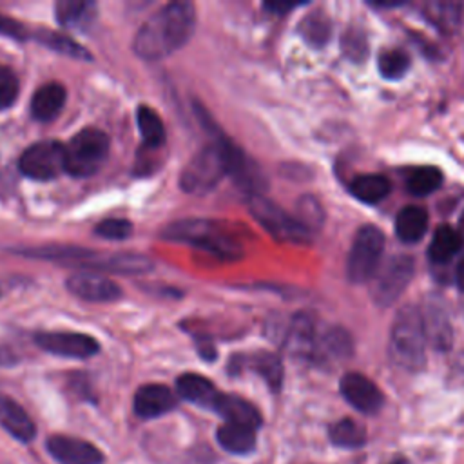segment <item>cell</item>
Returning <instances> with one entry per match:
<instances>
[{
  "label": "cell",
  "mask_w": 464,
  "mask_h": 464,
  "mask_svg": "<svg viewBox=\"0 0 464 464\" xmlns=\"http://www.w3.org/2000/svg\"><path fill=\"white\" fill-rule=\"evenodd\" d=\"M413 257L411 256H393L382 266L377 268L375 276L372 277V299L379 306L393 304L401 294L406 290L413 277Z\"/></svg>",
  "instance_id": "cell-8"
},
{
  "label": "cell",
  "mask_w": 464,
  "mask_h": 464,
  "mask_svg": "<svg viewBox=\"0 0 464 464\" xmlns=\"http://www.w3.org/2000/svg\"><path fill=\"white\" fill-rule=\"evenodd\" d=\"M0 33L9 34L13 38H24L25 36L24 25H20L18 22H14L11 18H5L4 14H0Z\"/></svg>",
  "instance_id": "cell-39"
},
{
  "label": "cell",
  "mask_w": 464,
  "mask_h": 464,
  "mask_svg": "<svg viewBox=\"0 0 464 464\" xmlns=\"http://www.w3.org/2000/svg\"><path fill=\"white\" fill-rule=\"evenodd\" d=\"M196 11L190 2H170L138 29L132 49L143 60H161L181 49L194 33Z\"/></svg>",
  "instance_id": "cell-2"
},
{
  "label": "cell",
  "mask_w": 464,
  "mask_h": 464,
  "mask_svg": "<svg viewBox=\"0 0 464 464\" xmlns=\"http://www.w3.org/2000/svg\"><path fill=\"white\" fill-rule=\"evenodd\" d=\"M290 352L297 357H314L317 335H315V323L306 314L294 315L290 323V330L286 335Z\"/></svg>",
  "instance_id": "cell-20"
},
{
  "label": "cell",
  "mask_w": 464,
  "mask_h": 464,
  "mask_svg": "<svg viewBox=\"0 0 464 464\" xmlns=\"http://www.w3.org/2000/svg\"><path fill=\"white\" fill-rule=\"evenodd\" d=\"M18 169L31 179H53L65 172V145L60 141H38L27 147L20 160Z\"/></svg>",
  "instance_id": "cell-9"
},
{
  "label": "cell",
  "mask_w": 464,
  "mask_h": 464,
  "mask_svg": "<svg viewBox=\"0 0 464 464\" xmlns=\"http://www.w3.org/2000/svg\"><path fill=\"white\" fill-rule=\"evenodd\" d=\"M227 174L248 188H259L265 179L256 163H252L239 147L227 138H219L201 150L179 172V187L188 194H203L214 188Z\"/></svg>",
  "instance_id": "cell-1"
},
{
  "label": "cell",
  "mask_w": 464,
  "mask_h": 464,
  "mask_svg": "<svg viewBox=\"0 0 464 464\" xmlns=\"http://www.w3.org/2000/svg\"><path fill=\"white\" fill-rule=\"evenodd\" d=\"M426 332L422 312L415 304L402 306L390 330V355L404 370L417 372L426 362Z\"/></svg>",
  "instance_id": "cell-3"
},
{
  "label": "cell",
  "mask_w": 464,
  "mask_h": 464,
  "mask_svg": "<svg viewBox=\"0 0 464 464\" xmlns=\"http://www.w3.org/2000/svg\"><path fill=\"white\" fill-rule=\"evenodd\" d=\"M390 190H392L390 179L382 174H362L353 178L350 183L352 196L368 205H375L382 201L390 194Z\"/></svg>",
  "instance_id": "cell-24"
},
{
  "label": "cell",
  "mask_w": 464,
  "mask_h": 464,
  "mask_svg": "<svg viewBox=\"0 0 464 464\" xmlns=\"http://www.w3.org/2000/svg\"><path fill=\"white\" fill-rule=\"evenodd\" d=\"M47 451L60 464H102V451L91 442L69 435H53L45 442Z\"/></svg>",
  "instance_id": "cell-12"
},
{
  "label": "cell",
  "mask_w": 464,
  "mask_h": 464,
  "mask_svg": "<svg viewBox=\"0 0 464 464\" xmlns=\"http://www.w3.org/2000/svg\"><path fill=\"white\" fill-rule=\"evenodd\" d=\"M18 96V78L16 74L5 67L0 65V111L11 107Z\"/></svg>",
  "instance_id": "cell-38"
},
{
  "label": "cell",
  "mask_w": 464,
  "mask_h": 464,
  "mask_svg": "<svg viewBox=\"0 0 464 464\" xmlns=\"http://www.w3.org/2000/svg\"><path fill=\"white\" fill-rule=\"evenodd\" d=\"M330 440L341 448H361L366 442L364 428L353 419H341L330 426Z\"/></svg>",
  "instance_id": "cell-31"
},
{
  "label": "cell",
  "mask_w": 464,
  "mask_h": 464,
  "mask_svg": "<svg viewBox=\"0 0 464 464\" xmlns=\"http://www.w3.org/2000/svg\"><path fill=\"white\" fill-rule=\"evenodd\" d=\"M426 18L440 27L442 31L450 33L459 27L462 18V4L460 2H430L424 5Z\"/></svg>",
  "instance_id": "cell-27"
},
{
  "label": "cell",
  "mask_w": 464,
  "mask_h": 464,
  "mask_svg": "<svg viewBox=\"0 0 464 464\" xmlns=\"http://www.w3.org/2000/svg\"><path fill=\"white\" fill-rule=\"evenodd\" d=\"M455 279H457V285L459 288L464 292V259L459 263L457 266V274H455Z\"/></svg>",
  "instance_id": "cell-41"
},
{
  "label": "cell",
  "mask_w": 464,
  "mask_h": 464,
  "mask_svg": "<svg viewBox=\"0 0 464 464\" xmlns=\"http://www.w3.org/2000/svg\"><path fill=\"white\" fill-rule=\"evenodd\" d=\"M36 344L54 355L85 359L98 352L100 344L94 337L80 332H42L34 337Z\"/></svg>",
  "instance_id": "cell-10"
},
{
  "label": "cell",
  "mask_w": 464,
  "mask_h": 464,
  "mask_svg": "<svg viewBox=\"0 0 464 464\" xmlns=\"http://www.w3.org/2000/svg\"><path fill=\"white\" fill-rule=\"evenodd\" d=\"M176 390L181 399L194 402L201 408H210L214 406L216 399L219 397L218 388L203 375L199 373H183L176 381Z\"/></svg>",
  "instance_id": "cell-18"
},
{
  "label": "cell",
  "mask_w": 464,
  "mask_h": 464,
  "mask_svg": "<svg viewBox=\"0 0 464 464\" xmlns=\"http://www.w3.org/2000/svg\"><path fill=\"white\" fill-rule=\"evenodd\" d=\"M136 123L140 127L143 143L147 147H160L165 141V125L160 118V114L147 107V105H140L136 111Z\"/></svg>",
  "instance_id": "cell-28"
},
{
  "label": "cell",
  "mask_w": 464,
  "mask_h": 464,
  "mask_svg": "<svg viewBox=\"0 0 464 464\" xmlns=\"http://www.w3.org/2000/svg\"><path fill=\"white\" fill-rule=\"evenodd\" d=\"M299 4H283V2H270V4H265V7L276 14H285L286 11L297 7Z\"/></svg>",
  "instance_id": "cell-40"
},
{
  "label": "cell",
  "mask_w": 464,
  "mask_h": 464,
  "mask_svg": "<svg viewBox=\"0 0 464 464\" xmlns=\"http://www.w3.org/2000/svg\"><path fill=\"white\" fill-rule=\"evenodd\" d=\"M444 178L437 167H417L406 178V188L413 196H428L440 188Z\"/></svg>",
  "instance_id": "cell-30"
},
{
  "label": "cell",
  "mask_w": 464,
  "mask_h": 464,
  "mask_svg": "<svg viewBox=\"0 0 464 464\" xmlns=\"http://www.w3.org/2000/svg\"><path fill=\"white\" fill-rule=\"evenodd\" d=\"M341 51L352 62H364L368 54V42L361 29H348L341 38Z\"/></svg>",
  "instance_id": "cell-35"
},
{
  "label": "cell",
  "mask_w": 464,
  "mask_h": 464,
  "mask_svg": "<svg viewBox=\"0 0 464 464\" xmlns=\"http://www.w3.org/2000/svg\"><path fill=\"white\" fill-rule=\"evenodd\" d=\"M65 87L58 82L44 83L31 98V114L38 121L54 120L65 105Z\"/></svg>",
  "instance_id": "cell-17"
},
{
  "label": "cell",
  "mask_w": 464,
  "mask_h": 464,
  "mask_svg": "<svg viewBox=\"0 0 464 464\" xmlns=\"http://www.w3.org/2000/svg\"><path fill=\"white\" fill-rule=\"evenodd\" d=\"M96 11V4L83 0H60L56 4V18L63 27L87 25Z\"/></svg>",
  "instance_id": "cell-26"
},
{
  "label": "cell",
  "mask_w": 464,
  "mask_h": 464,
  "mask_svg": "<svg viewBox=\"0 0 464 464\" xmlns=\"http://www.w3.org/2000/svg\"><path fill=\"white\" fill-rule=\"evenodd\" d=\"M388 464H408L404 459H395V460H392V462H388Z\"/></svg>",
  "instance_id": "cell-42"
},
{
  "label": "cell",
  "mask_w": 464,
  "mask_h": 464,
  "mask_svg": "<svg viewBox=\"0 0 464 464\" xmlns=\"http://www.w3.org/2000/svg\"><path fill=\"white\" fill-rule=\"evenodd\" d=\"M297 31L310 45L323 47L332 36V22L324 13H310L299 22Z\"/></svg>",
  "instance_id": "cell-29"
},
{
  "label": "cell",
  "mask_w": 464,
  "mask_h": 464,
  "mask_svg": "<svg viewBox=\"0 0 464 464\" xmlns=\"http://www.w3.org/2000/svg\"><path fill=\"white\" fill-rule=\"evenodd\" d=\"M65 285L71 294L92 303H111L121 297V288L116 281L92 272L74 274Z\"/></svg>",
  "instance_id": "cell-13"
},
{
  "label": "cell",
  "mask_w": 464,
  "mask_h": 464,
  "mask_svg": "<svg viewBox=\"0 0 464 464\" xmlns=\"http://www.w3.org/2000/svg\"><path fill=\"white\" fill-rule=\"evenodd\" d=\"M109 154V138L103 130L87 127L65 145V172L87 178L100 170Z\"/></svg>",
  "instance_id": "cell-5"
},
{
  "label": "cell",
  "mask_w": 464,
  "mask_h": 464,
  "mask_svg": "<svg viewBox=\"0 0 464 464\" xmlns=\"http://www.w3.org/2000/svg\"><path fill=\"white\" fill-rule=\"evenodd\" d=\"M384 250V234L375 225H364L357 230L348 259L346 276L352 283H366L375 276Z\"/></svg>",
  "instance_id": "cell-7"
},
{
  "label": "cell",
  "mask_w": 464,
  "mask_h": 464,
  "mask_svg": "<svg viewBox=\"0 0 464 464\" xmlns=\"http://www.w3.org/2000/svg\"><path fill=\"white\" fill-rule=\"evenodd\" d=\"M38 40L44 45H47V47H51V49H54L58 53H63L67 56H74V58H82V60H89L91 58L89 51H85L80 44H76L74 40H71V38H67V36H63L60 33L42 31L38 34Z\"/></svg>",
  "instance_id": "cell-34"
},
{
  "label": "cell",
  "mask_w": 464,
  "mask_h": 464,
  "mask_svg": "<svg viewBox=\"0 0 464 464\" xmlns=\"http://www.w3.org/2000/svg\"><path fill=\"white\" fill-rule=\"evenodd\" d=\"M250 366L266 381L272 390H279L283 381V366L277 355L268 352H259L248 359Z\"/></svg>",
  "instance_id": "cell-32"
},
{
  "label": "cell",
  "mask_w": 464,
  "mask_h": 464,
  "mask_svg": "<svg viewBox=\"0 0 464 464\" xmlns=\"http://www.w3.org/2000/svg\"><path fill=\"white\" fill-rule=\"evenodd\" d=\"M0 426L22 442H31L36 435L34 422L27 411L11 397L0 393Z\"/></svg>",
  "instance_id": "cell-15"
},
{
  "label": "cell",
  "mask_w": 464,
  "mask_h": 464,
  "mask_svg": "<svg viewBox=\"0 0 464 464\" xmlns=\"http://www.w3.org/2000/svg\"><path fill=\"white\" fill-rule=\"evenodd\" d=\"M428 230V212L419 205H408L395 216V234L402 243H417Z\"/></svg>",
  "instance_id": "cell-19"
},
{
  "label": "cell",
  "mask_w": 464,
  "mask_h": 464,
  "mask_svg": "<svg viewBox=\"0 0 464 464\" xmlns=\"http://www.w3.org/2000/svg\"><path fill=\"white\" fill-rule=\"evenodd\" d=\"M422 323H424L426 339L431 346H435L440 352L451 348V341H453L451 323L448 319V314L442 310V306L430 304L422 314Z\"/></svg>",
  "instance_id": "cell-21"
},
{
  "label": "cell",
  "mask_w": 464,
  "mask_h": 464,
  "mask_svg": "<svg viewBox=\"0 0 464 464\" xmlns=\"http://www.w3.org/2000/svg\"><path fill=\"white\" fill-rule=\"evenodd\" d=\"M352 353V339L346 330L343 328H328L315 343L314 357H319L321 361H335L344 359Z\"/></svg>",
  "instance_id": "cell-25"
},
{
  "label": "cell",
  "mask_w": 464,
  "mask_h": 464,
  "mask_svg": "<svg viewBox=\"0 0 464 464\" xmlns=\"http://www.w3.org/2000/svg\"><path fill=\"white\" fill-rule=\"evenodd\" d=\"M341 395L361 413H377L384 404V395L373 381L357 372H348L339 382Z\"/></svg>",
  "instance_id": "cell-11"
},
{
  "label": "cell",
  "mask_w": 464,
  "mask_h": 464,
  "mask_svg": "<svg viewBox=\"0 0 464 464\" xmlns=\"http://www.w3.org/2000/svg\"><path fill=\"white\" fill-rule=\"evenodd\" d=\"M218 442L223 450L236 455L250 453L256 448V428L236 424V422H225L218 428Z\"/></svg>",
  "instance_id": "cell-22"
},
{
  "label": "cell",
  "mask_w": 464,
  "mask_h": 464,
  "mask_svg": "<svg viewBox=\"0 0 464 464\" xmlns=\"http://www.w3.org/2000/svg\"><path fill=\"white\" fill-rule=\"evenodd\" d=\"M132 232V223L123 218H109L94 227V234L103 239H127Z\"/></svg>",
  "instance_id": "cell-36"
},
{
  "label": "cell",
  "mask_w": 464,
  "mask_h": 464,
  "mask_svg": "<svg viewBox=\"0 0 464 464\" xmlns=\"http://www.w3.org/2000/svg\"><path fill=\"white\" fill-rule=\"evenodd\" d=\"M297 210H299V216L297 219L312 232V228H317L321 227L323 223V208L321 205L317 203V199H314L312 196H304L299 199V205H297Z\"/></svg>",
  "instance_id": "cell-37"
},
{
  "label": "cell",
  "mask_w": 464,
  "mask_h": 464,
  "mask_svg": "<svg viewBox=\"0 0 464 464\" xmlns=\"http://www.w3.org/2000/svg\"><path fill=\"white\" fill-rule=\"evenodd\" d=\"M410 67V58L401 49H388L382 51L377 58V69L382 78L386 80H399L406 74Z\"/></svg>",
  "instance_id": "cell-33"
},
{
  "label": "cell",
  "mask_w": 464,
  "mask_h": 464,
  "mask_svg": "<svg viewBox=\"0 0 464 464\" xmlns=\"http://www.w3.org/2000/svg\"><path fill=\"white\" fill-rule=\"evenodd\" d=\"M212 410L225 419V422L245 424L250 428H257L261 424V413L257 408L243 397L232 393H219Z\"/></svg>",
  "instance_id": "cell-16"
},
{
  "label": "cell",
  "mask_w": 464,
  "mask_h": 464,
  "mask_svg": "<svg viewBox=\"0 0 464 464\" xmlns=\"http://www.w3.org/2000/svg\"><path fill=\"white\" fill-rule=\"evenodd\" d=\"M462 248V236L450 225H440L433 232L428 246V257L433 263H448Z\"/></svg>",
  "instance_id": "cell-23"
},
{
  "label": "cell",
  "mask_w": 464,
  "mask_h": 464,
  "mask_svg": "<svg viewBox=\"0 0 464 464\" xmlns=\"http://www.w3.org/2000/svg\"><path fill=\"white\" fill-rule=\"evenodd\" d=\"M176 395L163 384H143L134 393V413L141 419H154L176 408Z\"/></svg>",
  "instance_id": "cell-14"
},
{
  "label": "cell",
  "mask_w": 464,
  "mask_h": 464,
  "mask_svg": "<svg viewBox=\"0 0 464 464\" xmlns=\"http://www.w3.org/2000/svg\"><path fill=\"white\" fill-rule=\"evenodd\" d=\"M165 239L188 243L221 259H237L241 256V245L228 234H225L219 225L207 219H183L169 225L163 234Z\"/></svg>",
  "instance_id": "cell-4"
},
{
  "label": "cell",
  "mask_w": 464,
  "mask_h": 464,
  "mask_svg": "<svg viewBox=\"0 0 464 464\" xmlns=\"http://www.w3.org/2000/svg\"><path fill=\"white\" fill-rule=\"evenodd\" d=\"M248 210L254 219L277 241L297 245L310 241V230L297 218L285 212L268 198L261 194H252L248 199Z\"/></svg>",
  "instance_id": "cell-6"
}]
</instances>
